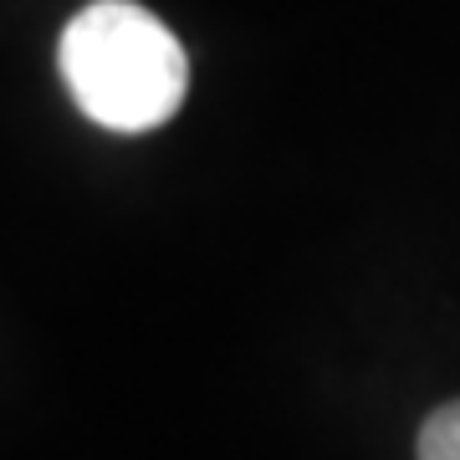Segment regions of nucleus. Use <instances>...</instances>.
<instances>
[{"label": "nucleus", "mask_w": 460, "mask_h": 460, "mask_svg": "<svg viewBox=\"0 0 460 460\" xmlns=\"http://www.w3.org/2000/svg\"><path fill=\"white\" fill-rule=\"evenodd\" d=\"M57 66L72 102L108 133L164 128L190 93V57L164 21L133 0H93L62 26Z\"/></svg>", "instance_id": "nucleus-1"}, {"label": "nucleus", "mask_w": 460, "mask_h": 460, "mask_svg": "<svg viewBox=\"0 0 460 460\" xmlns=\"http://www.w3.org/2000/svg\"><path fill=\"white\" fill-rule=\"evenodd\" d=\"M414 456H420V460H460V399L440 404V410L420 425V445H414Z\"/></svg>", "instance_id": "nucleus-2"}]
</instances>
